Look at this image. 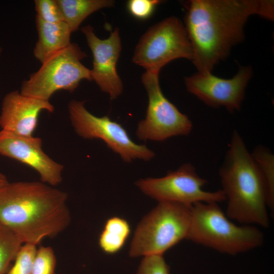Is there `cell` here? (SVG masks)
<instances>
[{"label": "cell", "mask_w": 274, "mask_h": 274, "mask_svg": "<svg viewBox=\"0 0 274 274\" xmlns=\"http://www.w3.org/2000/svg\"><path fill=\"white\" fill-rule=\"evenodd\" d=\"M2 48L1 47H0V55H1V54L2 53Z\"/></svg>", "instance_id": "obj_27"}, {"label": "cell", "mask_w": 274, "mask_h": 274, "mask_svg": "<svg viewBox=\"0 0 274 274\" xmlns=\"http://www.w3.org/2000/svg\"><path fill=\"white\" fill-rule=\"evenodd\" d=\"M22 243L10 229L0 222V274H6Z\"/></svg>", "instance_id": "obj_19"}, {"label": "cell", "mask_w": 274, "mask_h": 274, "mask_svg": "<svg viewBox=\"0 0 274 274\" xmlns=\"http://www.w3.org/2000/svg\"><path fill=\"white\" fill-rule=\"evenodd\" d=\"M136 274H170V272L163 255H152L144 256Z\"/></svg>", "instance_id": "obj_23"}, {"label": "cell", "mask_w": 274, "mask_h": 274, "mask_svg": "<svg viewBox=\"0 0 274 274\" xmlns=\"http://www.w3.org/2000/svg\"><path fill=\"white\" fill-rule=\"evenodd\" d=\"M193 53L184 24L172 16L150 27L139 40L132 62L147 72L159 73L170 61L179 58L193 59Z\"/></svg>", "instance_id": "obj_7"}, {"label": "cell", "mask_w": 274, "mask_h": 274, "mask_svg": "<svg viewBox=\"0 0 274 274\" xmlns=\"http://www.w3.org/2000/svg\"><path fill=\"white\" fill-rule=\"evenodd\" d=\"M36 24L38 39L33 53L41 63L55 52L70 45L72 31L64 21L56 23L44 22L38 17Z\"/></svg>", "instance_id": "obj_15"}, {"label": "cell", "mask_w": 274, "mask_h": 274, "mask_svg": "<svg viewBox=\"0 0 274 274\" xmlns=\"http://www.w3.org/2000/svg\"><path fill=\"white\" fill-rule=\"evenodd\" d=\"M219 169L222 191L227 201L226 215L241 224L269 226L266 182L236 130Z\"/></svg>", "instance_id": "obj_3"}, {"label": "cell", "mask_w": 274, "mask_h": 274, "mask_svg": "<svg viewBox=\"0 0 274 274\" xmlns=\"http://www.w3.org/2000/svg\"><path fill=\"white\" fill-rule=\"evenodd\" d=\"M67 194L41 181L7 182L0 187V222L22 244L37 245L70 225Z\"/></svg>", "instance_id": "obj_2"}, {"label": "cell", "mask_w": 274, "mask_h": 274, "mask_svg": "<svg viewBox=\"0 0 274 274\" xmlns=\"http://www.w3.org/2000/svg\"><path fill=\"white\" fill-rule=\"evenodd\" d=\"M36 245L23 244L14 259V263L6 274H30L36 257Z\"/></svg>", "instance_id": "obj_20"}, {"label": "cell", "mask_w": 274, "mask_h": 274, "mask_svg": "<svg viewBox=\"0 0 274 274\" xmlns=\"http://www.w3.org/2000/svg\"><path fill=\"white\" fill-rule=\"evenodd\" d=\"M207 183L198 175L195 167L187 163L164 177L140 179L136 185L144 194L158 202H173L191 207L199 202L218 203L226 200L221 189L211 192L203 190Z\"/></svg>", "instance_id": "obj_10"}, {"label": "cell", "mask_w": 274, "mask_h": 274, "mask_svg": "<svg viewBox=\"0 0 274 274\" xmlns=\"http://www.w3.org/2000/svg\"><path fill=\"white\" fill-rule=\"evenodd\" d=\"M42 146L40 138L0 131V154L29 166L39 174L41 182L55 187L62 182L64 167L47 155Z\"/></svg>", "instance_id": "obj_13"}, {"label": "cell", "mask_w": 274, "mask_h": 274, "mask_svg": "<svg viewBox=\"0 0 274 274\" xmlns=\"http://www.w3.org/2000/svg\"><path fill=\"white\" fill-rule=\"evenodd\" d=\"M161 2L159 0H130L127 8L129 13L139 19H146L150 17L156 7Z\"/></svg>", "instance_id": "obj_24"}, {"label": "cell", "mask_w": 274, "mask_h": 274, "mask_svg": "<svg viewBox=\"0 0 274 274\" xmlns=\"http://www.w3.org/2000/svg\"><path fill=\"white\" fill-rule=\"evenodd\" d=\"M186 239L230 255L259 247L264 241L263 233L255 225L235 224L216 202H199L192 206Z\"/></svg>", "instance_id": "obj_4"}, {"label": "cell", "mask_w": 274, "mask_h": 274, "mask_svg": "<svg viewBox=\"0 0 274 274\" xmlns=\"http://www.w3.org/2000/svg\"><path fill=\"white\" fill-rule=\"evenodd\" d=\"M0 178H6V177L2 173H0Z\"/></svg>", "instance_id": "obj_26"}, {"label": "cell", "mask_w": 274, "mask_h": 274, "mask_svg": "<svg viewBox=\"0 0 274 274\" xmlns=\"http://www.w3.org/2000/svg\"><path fill=\"white\" fill-rule=\"evenodd\" d=\"M93 56L91 70L92 80L111 99H116L123 91V83L117 71V63L121 51V42L118 28L105 39H100L90 25L81 28Z\"/></svg>", "instance_id": "obj_12"}, {"label": "cell", "mask_w": 274, "mask_h": 274, "mask_svg": "<svg viewBox=\"0 0 274 274\" xmlns=\"http://www.w3.org/2000/svg\"><path fill=\"white\" fill-rule=\"evenodd\" d=\"M251 154L266 182L269 197L268 209L272 215L274 211L273 154L269 149L261 145L256 146Z\"/></svg>", "instance_id": "obj_18"}, {"label": "cell", "mask_w": 274, "mask_h": 274, "mask_svg": "<svg viewBox=\"0 0 274 274\" xmlns=\"http://www.w3.org/2000/svg\"><path fill=\"white\" fill-rule=\"evenodd\" d=\"M68 110L72 125L78 135L86 139H100L124 161L130 162L136 159L149 161L155 156L154 152L146 145L135 143L120 124L107 116L97 117L89 112L84 101H70Z\"/></svg>", "instance_id": "obj_8"}, {"label": "cell", "mask_w": 274, "mask_h": 274, "mask_svg": "<svg viewBox=\"0 0 274 274\" xmlns=\"http://www.w3.org/2000/svg\"><path fill=\"white\" fill-rule=\"evenodd\" d=\"M86 53L76 43L51 55L40 68L22 83L20 92L25 96L49 101L60 90L74 92L83 80L91 81V70L81 62Z\"/></svg>", "instance_id": "obj_6"}, {"label": "cell", "mask_w": 274, "mask_h": 274, "mask_svg": "<svg viewBox=\"0 0 274 274\" xmlns=\"http://www.w3.org/2000/svg\"><path fill=\"white\" fill-rule=\"evenodd\" d=\"M142 82L147 91L148 104L146 117L138 125L136 135L142 141H163L190 133L193 124L163 94L159 73L146 71Z\"/></svg>", "instance_id": "obj_9"}, {"label": "cell", "mask_w": 274, "mask_h": 274, "mask_svg": "<svg viewBox=\"0 0 274 274\" xmlns=\"http://www.w3.org/2000/svg\"><path fill=\"white\" fill-rule=\"evenodd\" d=\"M130 232V226L125 219L117 216L110 218L99 235V246L105 253L115 254L123 247Z\"/></svg>", "instance_id": "obj_17"}, {"label": "cell", "mask_w": 274, "mask_h": 274, "mask_svg": "<svg viewBox=\"0 0 274 274\" xmlns=\"http://www.w3.org/2000/svg\"><path fill=\"white\" fill-rule=\"evenodd\" d=\"M63 21L72 32L78 29L90 15L100 9L114 6L112 0H56Z\"/></svg>", "instance_id": "obj_16"}, {"label": "cell", "mask_w": 274, "mask_h": 274, "mask_svg": "<svg viewBox=\"0 0 274 274\" xmlns=\"http://www.w3.org/2000/svg\"><path fill=\"white\" fill-rule=\"evenodd\" d=\"M184 7L192 62L200 73H212L244 40V27L251 16L274 18L272 0H190Z\"/></svg>", "instance_id": "obj_1"}, {"label": "cell", "mask_w": 274, "mask_h": 274, "mask_svg": "<svg viewBox=\"0 0 274 274\" xmlns=\"http://www.w3.org/2000/svg\"><path fill=\"white\" fill-rule=\"evenodd\" d=\"M52 113L54 107L49 101L27 96L15 90L4 97L0 115L2 130L18 135L31 136L36 129L42 111Z\"/></svg>", "instance_id": "obj_14"}, {"label": "cell", "mask_w": 274, "mask_h": 274, "mask_svg": "<svg viewBox=\"0 0 274 274\" xmlns=\"http://www.w3.org/2000/svg\"><path fill=\"white\" fill-rule=\"evenodd\" d=\"M35 6L37 12L36 17L41 20L48 23L63 21L56 0H35Z\"/></svg>", "instance_id": "obj_22"}, {"label": "cell", "mask_w": 274, "mask_h": 274, "mask_svg": "<svg viewBox=\"0 0 274 274\" xmlns=\"http://www.w3.org/2000/svg\"><path fill=\"white\" fill-rule=\"evenodd\" d=\"M191 207L173 202H159L136 227L129 256L163 255L186 239L191 223Z\"/></svg>", "instance_id": "obj_5"}, {"label": "cell", "mask_w": 274, "mask_h": 274, "mask_svg": "<svg viewBox=\"0 0 274 274\" xmlns=\"http://www.w3.org/2000/svg\"><path fill=\"white\" fill-rule=\"evenodd\" d=\"M252 74L250 66H241L230 79L221 78L212 73L197 72L186 77L185 84L189 92L207 106L224 107L230 113H233L241 108Z\"/></svg>", "instance_id": "obj_11"}, {"label": "cell", "mask_w": 274, "mask_h": 274, "mask_svg": "<svg viewBox=\"0 0 274 274\" xmlns=\"http://www.w3.org/2000/svg\"><path fill=\"white\" fill-rule=\"evenodd\" d=\"M8 182L6 178H0V187L6 184Z\"/></svg>", "instance_id": "obj_25"}, {"label": "cell", "mask_w": 274, "mask_h": 274, "mask_svg": "<svg viewBox=\"0 0 274 274\" xmlns=\"http://www.w3.org/2000/svg\"><path fill=\"white\" fill-rule=\"evenodd\" d=\"M54 251L51 247H41L36 253L30 274H55Z\"/></svg>", "instance_id": "obj_21"}]
</instances>
